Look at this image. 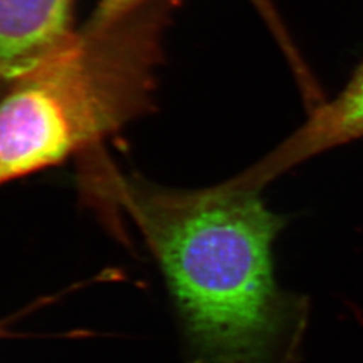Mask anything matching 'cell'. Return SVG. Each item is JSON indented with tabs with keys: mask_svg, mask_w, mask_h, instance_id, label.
Returning <instances> with one entry per match:
<instances>
[{
	"mask_svg": "<svg viewBox=\"0 0 363 363\" xmlns=\"http://www.w3.org/2000/svg\"><path fill=\"white\" fill-rule=\"evenodd\" d=\"M82 184L128 217L151 252L181 325L187 363H295L310 301L284 289L273 247L288 218L232 178L171 189L115 167L94 150Z\"/></svg>",
	"mask_w": 363,
	"mask_h": 363,
	"instance_id": "cell-1",
	"label": "cell"
},
{
	"mask_svg": "<svg viewBox=\"0 0 363 363\" xmlns=\"http://www.w3.org/2000/svg\"><path fill=\"white\" fill-rule=\"evenodd\" d=\"M169 4L85 28L0 96V186L86 155L154 108Z\"/></svg>",
	"mask_w": 363,
	"mask_h": 363,
	"instance_id": "cell-2",
	"label": "cell"
},
{
	"mask_svg": "<svg viewBox=\"0 0 363 363\" xmlns=\"http://www.w3.org/2000/svg\"><path fill=\"white\" fill-rule=\"evenodd\" d=\"M359 139H363V61L334 99L313 108L298 130L237 178L262 191L269 182L298 163Z\"/></svg>",
	"mask_w": 363,
	"mask_h": 363,
	"instance_id": "cell-3",
	"label": "cell"
},
{
	"mask_svg": "<svg viewBox=\"0 0 363 363\" xmlns=\"http://www.w3.org/2000/svg\"><path fill=\"white\" fill-rule=\"evenodd\" d=\"M74 0H0V78L26 74L76 33Z\"/></svg>",
	"mask_w": 363,
	"mask_h": 363,
	"instance_id": "cell-4",
	"label": "cell"
},
{
	"mask_svg": "<svg viewBox=\"0 0 363 363\" xmlns=\"http://www.w3.org/2000/svg\"><path fill=\"white\" fill-rule=\"evenodd\" d=\"M177 3L178 0H99L89 21L84 27L91 30L101 28L145 7L155 4H169L174 7Z\"/></svg>",
	"mask_w": 363,
	"mask_h": 363,
	"instance_id": "cell-5",
	"label": "cell"
},
{
	"mask_svg": "<svg viewBox=\"0 0 363 363\" xmlns=\"http://www.w3.org/2000/svg\"><path fill=\"white\" fill-rule=\"evenodd\" d=\"M7 85H9V82H6L4 79H1V78H0V96H1V93L4 91V89L7 88Z\"/></svg>",
	"mask_w": 363,
	"mask_h": 363,
	"instance_id": "cell-6",
	"label": "cell"
}]
</instances>
